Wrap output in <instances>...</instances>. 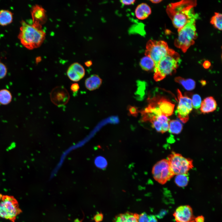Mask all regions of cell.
Segmentation results:
<instances>
[{"instance_id": "cell-20", "label": "cell", "mask_w": 222, "mask_h": 222, "mask_svg": "<svg viewBox=\"0 0 222 222\" xmlns=\"http://www.w3.org/2000/svg\"><path fill=\"white\" fill-rule=\"evenodd\" d=\"M175 80L176 82L181 84L185 89L187 90H192L195 87V82L192 79H185L178 76L176 77Z\"/></svg>"}, {"instance_id": "cell-4", "label": "cell", "mask_w": 222, "mask_h": 222, "mask_svg": "<svg viewBox=\"0 0 222 222\" xmlns=\"http://www.w3.org/2000/svg\"><path fill=\"white\" fill-rule=\"evenodd\" d=\"M198 15L191 18L181 29L178 31V37L175 40L174 44L183 52L195 43L197 37L195 21Z\"/></svg>"}, {"instance_id": "cell-21", "label": "cell", "mask_w": 222, "mask_h": 222, "mask_svg": "<svg viewBox=\"0 0 222 222\" xmlns=\"http://www.w3.org/2000/svg\"><path fill=\"white\" fill-rule=\"evenodd\" d=\"M140 65L141 68L146 71H150L154 69L155 63L152 59L148 56H145L140 60Z\"/></svg>"}, {"instance_id": "cell-26", "label": "cell", "mask_w": 222, "mask_h": 222, "mask_svg": "<svg viewBox=\"0 0 222 222\" xmlns=\"http://www.w3.org/2000/svg\"><path fill=\"white\" fill-rule=\"evenodd\" d=\"M94 162L96 166L101 169L105 168L107 165L106 159L101 156H98L96 158Z\"/></svg>"}, {"instance_id": "cell-37", "label": "cell", "mask_w": 222, "mask_h": 222, "mask_svg": "<svg viewBox=\"0 0 222 222\" xmlns=\"http://www.w3.org/2000/svg\"><path fill=\"white\" fill-rule=\"evenodd\" d=\"M210 63L207 61H205L203 64L204 67L206 68H208L210 66Z\"/></svg>"}, {"instance_id": "cell-13", "label": "cell", "mask_w": 222, "mask_h": 222, "mask_svg": "<svg viewBox=\"0 0 222 222\" xmlns=\"http://www.w3.org/2000/svg\"><path fill=\"white\" fill-rule=\"evenodd\" d=\"M150 101L154 103L159 108L163 114L168 117L172 114L175 104L168 100L163 97H154Z\"/></svg>"}, {"instance_id": "cell-7", "label": "cell", "mask_w": 222, "mask_h": 222, "mask_svg": "<svg viewBox=\"0 0 222 222\" xmlns=\"http://www.w3.org/2000/svg\"><path fill=\"white\" fill-rule=\"evenodd\" d=\"M167 159L174 175L187 174L193 167L192 160L179 154L173 152Z\"/></svg>"}, {"instance_id": "cell-5", "label": "cell", "mask_w": 222, "mask_h": 222, "mask_svg": "<svg viewBox=\"0 0 222 222\" xmlns=\"http://www.w3.org/2000/svg\"><path fill=\"white\" fill-rule=\"evenodd\" d=\"M175 51L170 48L167 43L164 41L150 39L146 44L145 55L152 59L155 66L162 58Z\"/></svg>"}, {"instance_id": "cell-24", "label": "cell", "mask_w": 222, "mask_h": 222, "mask_svg": "<svg viewBox=\"0 0 222 222\" xmlns=\"http://www.w3.org/2000/svg\"><path fill=\"white\" fill-rule=\"evenodd\" d=\"M189 177L187 174H181L176 175L175 178V182L176 184L180 187H184L188 184Z\"/></svg>"}, {"instance_id": "cell-22", "label": "cell", "mask_w": 222, "mask_h": 222, "mask_svg": "<svg viewBox=\"0 0 222 222\" xmlns=\"http://www.w3.org/2000/svg\"><path fill=\"white\" fill-rule=\"evenodd\" d=\"M12 96L11 92L6 89L0 90V104L5 105L9 104L12 101Z\"/></svg>"}, {"instance_id": "cell-31", "label": "cell", "mask_w": 222, "mask_h": 222, "mask_svg": "<svg viewBox=\"0 0 222 222\" xmlns=\"http://www.w3.org/2000/svg\"><path fill=\"white\" fill-rule=\"evenodd\" d=\"M103 215L101 213H99L95 216L94 220L95 222H100L103 220Z\"/></svg>"}, {"instance_id": "cell-41", "label": "cell", "mask_w": 222, "mask_h": 222, "mask_svg": "<svg viewBox=\"0 0 222 222\" xmlns=\"http://www.w3.org/2000/svg\"><path fill=\"white\" fill-rule=\"evenodd\" d=\"M2 196H3L2 195L0 194V199H2Z\"/></svg>"}, {"instance_id": "cell-34", "label": "cell", "mask_w": 222, "mask_h": 222, "mask_svg": "<svg viewBox=\"0 0 222 222\" xmlns=\"http://www.w3.org/2000/svg\"><path fill=\"white\" fill-rule=\"evenodd\" d=\"M120 2L123 5H128L133 4L135 2V0H121Z\"/></svg>"}, {"instance_id": "cell-33", "label": "cell", "mask_w": 222, "mask_h": 222, "mask_svg": "<svg viewBox=\"0 0 222 222\" xmlns=\"http://www.w3.org/2000/svg\"><path fill=\"white\" fill-rule=\"evenodd\" d=\"M167 211L165 210H161L160 212L156 215L157 218L159 219L162 218L166 214Z\"/></svg>"}, {"instance_id": "cell-25", "label": "cell", "mask_w": 222, "mask_h": 222, "mask_svg": "<svg viewBox=\"0 0 222 222\" xmlns=\"http://www.w3.org/2000/svg\"><path fill=\"white\" fill-rule=\"evenodd\" d=\"M210 23L219 30H222V15L221 14L216 12L212 18Z\"/></svg>"}, {"instance_id": "cell-2", "label": "cell", "mask_w": 222, "mask_h": 222, "mask_svg": "<svg viewBox=\"0 0 222 222\" xmlns=\"http://www.w3.org/2000/svg\"><path fill=\"white\" fill-rule=\"evenodd\" d=\"M18 36L21 44L27 49L32 50L39 47L44 41L46 34L42 26L29 24L24 20Z\"/></svg>"}, {"instance_id": "cell-3", "label": "cell", "mask_w": 222, "mask_h": 222, "mask_svg": "<svg viewBox=\"0 0 222 222\" xmlns=\"http://www.w3.org/2000/svg\"><path fill=\"white\" fill-rule=\"evenodd\" d=\"M180 60V55L175 51L162 58L154 67V79L155 80H161L166 76L175 72Z\"/></svg>"}, {"instance_id": "cell-19", "label": "cell", "mask_w": 222, "mask_h": 222, "mask_svg": "<svg viewBox=\"0 0 222 222\" xmlns=\"http://www.w3.org/2000/svg\"><path fill=\"white\" fill-rule=\"evenodd\" d=\"M13 13L7 10H0V25L6 26L11 23L13 20Z\"/></svg>"}, {"instance_id": "cell-8", "label": "cell", "mask_w": 222, "mask_h": 222, "mask_svg": "<svg viewBox=\"0 0 222 222\" xmlns=\"http://www.w3.org/2000/svg\"><path fill=\"white\" fill-rule=\"evenodd\" d=\"M154 179L161 184H164L174 176L167 159L162 160L153 166L152 171Z\"/></svg>"}, {"instance_id": "cell-15", "label": "cell", "mask_w": 222, "mask_h": 222, "mask_svg": "<svg viewBox=\"0 0 222 222\" xmlns=\"http://www.w3.org/2000/svg\"><path fill=\"white\" fill-rule=\"evenodd\" d=\"M216 107V102L214 98L209 97L205 98L201 102L200 110L204 113H208L215 110Z\"/></svg>"}, {"instance_id": "cell-12", "label": "cell", "mask_w": 222, "mask_h": 222, "mask_svg": "<svg viewBox=\"0 0 222 222\" xmlns=\"http://www.w3.org/2000/svg\"><path fill=\"white\" fill-rule=\"evenodd\" d=\"M46 13L45 10L41 6L38 4L33 6L31 10L32 24L42 26L47 20Z\"/></svg>"}, {"instance_id": "cell-11", "label": "cell", "mask_w": 222, "mask_h": 222, "mask_svg": "<svg viewBox=\"0 0 222 222\" xmlns=\"http://www.w3.org/2000/svg\"><path fill=\"white\" fill-rule=\"evenodd\" d=\"M50 97L53 103L59 106L65 105L69 98L68 91L63 87H56L53 89Z\"/></svg>"}, {"instance_id": "cell-29", "label": "cell", "mask_w": 222, "mask_h": 222, "mask_svg": "<svg viewBox=\"0 0 222 222\" xmlns=\"http://www.w3.org/2000/svg\"><path fill=\"white\" fill-rule=\"evenodd\" d=\"M138 222H149L148 215L145 212H143L139 215Z\"/></svg>"}, {"instance_id": "cell-10", "label": "cell", "mask_w": 222, "mask_h": 222, "mask_svg": "<svg viewBox=\"0 0 222 222\" xmlns=\"http://www.w3.org/2000/svg\"><path fill=\"white\" fill-rule=\"evenodd\" d=\"M173 215L176 222H195L192 209L188 205L177 208Z\"/></svg>"}, {"instance_id": "cell-32", "label": "cell", "mask_w": 222, "mask_h": 222, "mask_svg": "<svg viewBox=\"0 0 222 222\" xmlns=\"http://www.w3.org/2000/svg\"><path fill=\"white\" fill-rule=\"evenodd\" d=\"M130 113L133 115L136 116L138 113V110L135 107L130 106L129 108Z\"/></svg>"}, {"instance_id": "cell-1", "label": "cell", "mask_w": 222, "mask_h": 222, "mask_svg": "<svg viewBox=\"0 0 222 222\" xmlns=\"http://www.w3.org/2000/svg\"><path fill=\"white\" fill-rule=\"evenodd\" d=\"M196 5V0H183L167 5L166 13L178 31L197 14L195 13L193 9Z\"/></svg>"}, {"instance_id": "cell-36", "label": "cell", "mask_w": 222, "mask_h": 222, "mask_svg": "<svg viewBox=\"0 0 222 222\" xmlns=\"http://www.w3.org/2000/svg\"><path fill=\"white\" fill-rule=\"evenodd\" d=\"M204 218L202 216H198L195 218V222H204Z\"/></svg>"}, {"instance_id": "cell-6", "label": "cell", "mask_w": 222, "mask_h": 222, "mask_svg": "<svg viewBox=\"0 0 222 222\" xmlns=\"http://www.w3.org/2000/svg\"><path fill=\"white\" fill-rule=\"evenodd\" d=\"M22 211L16 199L13 196L3 195L0 202V217L14 222Z\"/></svg>"}, {"instance_id": "cell-30", "label": "cell", "mask_w": 222, "mask_h": 222, "mask_svg": "<svg viewBox=\"0 0 222 222\" xmlns=\"http://www.w3.org/2000/svg\"><path fill=\"white\" fill-rule=\"evenodd\" d=\"M79 88V85L77 83H74L72 84L70 87L71 90L74 93L77 92Z\"/></svg>"}, {"instance_id": "cell-16", "label": "cell", "mask_w": 222, "mask_h": 222, "mask_svg": "<svg viewBox=\"0 0 222 222\" xmlns=\"http://www.w3.org/2000/svg\"><path fill=\"white\" fill-rule=\"evenodd\" d=\"M102 83L101 78L97 75L93 74L87 78L85 81V86L86 88L92 91L98 88Z\"/></svg>"}, {"instance_id": "cell-23", "label": "cell", "mask_w": 222, "mask_h": 222, "mask_svg": "<svg viewBox=\"0 0 222 222\" xmlns=\"http://www.w3.org/2000/svg\"><path fill=\"white\" fill-rule=\"evenodd\" d=\"M183 129V125L177 120H172L169 121V130L171 133L177 134L181 132Z\"/></svg>"}, {"instance_id": "cell-35", "label": "cell", "mask_w": 222, "mask_h": 222, "mask_svg": "<svg viewBox=\"0 0 222 222\" xmlns=\"http://www.w3.org/2000/svg\"><path fill=\"white\" fill-rule=\"evenodd\" d=\"M149 222H158L155 216L153 215H148Z\"/></svg>"}, {"instance_id": "cell-18", "label": "cell", "mask_w": 222, "mask_h": 222, "mask_svg": "<svg viewBox=\"0 0 222 222\" xmlns=\"http://www.w3.org/2000/svg\"><path fill=\"white\" fill-rule=\"evenodd\" d=\"M139 214L136 213L126 212L117 216L113 222H138Z\"/></svg>"}, {"instance_id": "cell-40", "label": "cell", "mask_w": 222, "mask_h": 222, "mask_svg": "<svg viewBox=\"0 0 222 222\" xmlns=\"http://www.w3.org/2000/svg\"><path fill=\"white\" fill-rule=\"evenodd\" d=\"M41 60V58L40 57H37L36 59V62L37 64Z\"/></svg>"}, {"instance_id": "cell-14", "label": "cell", "mask_w": 222, "mask_h": 222, "mask_svg": "<svg viewBox=\"0 0 222 222\" xmlns=\"http://www.w3.org/2000/svg\"><path fill=\"white\" fill-rule=\"evenodd\" d=\"M68 78L75 82L79 81L84 76L85 70L83 66L78 62H75L68 67L67 72Z\"/></svg>"}, {"instance_id": "cell-39", "label": "cell", "mask_w": 222, "mask_h": 222, "mask_svg": "<svg viewBox=\"0 0 222 222\" xmlns=\"http://www.w3.org/2000/svg\"><path fill=\"white\" fill-rule=\"evenodd\" d=\"M162 0H150V1L154 3H158L160 2Z\"/></svg>"}, {"instance_id": "cell-27", "label": "cell", "mask_w": 222, "mask_h": 222, "mask_svg": "<svg viewBox=\"0 0 222 222\" xmlns=\"http://www.w3.org/2000/svg\"><path fill=\"white\" fill-rule=\"evenodd\" d=\"M192 104L193 108L196 109L200 108L201 103L200 96L198 94H194L192 96Z\"/></svg>"}, {"instance_id": "cell-9", "label": "cell", "mask_w": 222, "mask_h": 222, "mask_svg": "<svg viewBox=\"0 0 222 222\" xmlns=\"http://www.w3.org/2000/svg\"><path fill=\"white\" fill-rule=\"evenodd\" d=\"M177 92L179 102L175 113L179 120L185 123L188 120V115L192 110L191 99L187 96H183L179 89Z\"/></svg>"}, {"instance_id": "cell-17", "label": "cell", "mask_w": 222, "mask_h": 222, "mask_svg": "<svg viewBox=\"0 0 222 222\" xmlns=\"http://www.w3.org/2000/svg\"><path fill=\"white\" fill-rule=\"evenodd\" d=\"M151 9L147 4L142 3L136 7L135 13L137 18L140 20H144L147 18L151 14Z\"/></svg>"}, {"instance_id": "cell-38", "label": "cell", "mask_w": 222, "mask_h": 222, "mask_svg": "<svg viewBox=\"0 0 222 222\" xmlns=\"http://www.w3.org/2000/svg\"><path fill=\"white\" fill-rule=\"evenodd\" d=\"M84 64L86 66L89 67L91 66L92 62L91 60H88L85 62Z\"/></svg>"}, {"instance_id": "cell-28", "label": "cell", "mask_w": 222, "mask_h": 222, "mask_svg": "<svg viewBox=\"0 0 222 222\" xmlns=\"http://www.w3.org/2000/svg\"><path fill=\"white\" fill-rule=\"evenodd\" d=\"M7 72V68L6 66L0 61V80L4 78Z\"/></svg>"}]
</instances>
